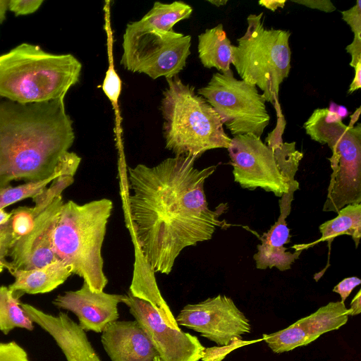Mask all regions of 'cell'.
I'll return each mask as SVG.
<instances>
[{
  "label": "cell",
  "instance_id": "cell-1",
  "mask_svg": "<svg viewBox=\"0 0 361 361\" xmlns=\"http://www.w3.org/2000/svg\"><path fill=\"white\" fill-rule=\"evenodd\" d=\"M196 159L175 156L149 167H128V215L135 249L156 273L169 274L187 247L209 240L218 228L226 203L209 208L204 185L216 165L195 167Z\"/></svg>",
  "mask_w": 361,
  "mask_h": 361
},
{
  "label": "cell",
  "instance_id": "cell-2",
  "mask_svg": "<svg viewBox=\"0 0 361 361\" xmlns=\"http://www.w3.org/2000/svg\"><path fill=\"white\" fill-rule=\"evenodd\" d=\"M74 140L64 99L22 104L0 97V187L50 177Z\"/></svg>",
  "mask_w": 361,
  "mask_h": 361
},
{
  "label": "cell",
  "instance_id": "cell-3",
  "mask_svg": "<svg viewBox=\"0 0 361 361\" xmlns=\"http://www.w3.org/2000/svg\"><path fill=\"white\" fill-rule=\"evenodd\" d=\"M81 70L73 54L21 43L0 55V97L22 104L64 99L78 82Z\"/></svg>",
  "mask_w": 361,
  "mask_h": 361
},
{
  "label": "cell",
  "instance_id": "cell-4",
  "mask_svg": "<svg viewBox=\"0 0 361 361\" xmlns=\"http://www.w3.org/2000/svg\"><path fill=\"white\" fill-rule=\"evenodd\" d=\"M112 209L107 198L83 204L69 200L63 203L53 233L56 257L96 292L104 291L108 283L102 247Z\"/></svg>",
  "mask_w": 361,
  "mask_h": 361
},
{
  "label": "cell",
  "instance_id": "cell-5",
  "mask_svg": "<svg viewBox=\"0 0 361 361\" xmlns=\"http://www.w3.org/2000/svg\"><path fill=\"white\" fill-rule=\"evenodd\" d=\"M166 80L160 107L166 148L195 159L210 149H228L231 138L208 102L178 75Z\"/></svg>",
  "mask_w": 361,
  "mask_h": 361
},
{
  "label": "cell",
  "instance_id": "cell-6",
  "mask_svg": "<svg viewBox=\"0 0 361 361\" xmlns=\"http://www.w3.org/2000/svg\"><path fill=\"white\" fill-rule=\"evenodd\" d=\"M312 140L327 144L332 170L323 212L361 203V124L349 127L334 112L318 108L304 123Z\"/></svg>",
  "mask_w": 361,
  "mask_h": 361
},
{
  "label": "cell",
  "instance_id": "cell-7",
  "mask_svg": "<svg viewBox=\"0 0 361 361\" xmlns=\"http://www.w3.org/2000/svg\"><path fill=\"white\" fill-rule=\"evenodd\" d=\"M264 18L263 13L247 16L246 32L237 39L238 45H233L231 64L242 80L259 87L279 114L282 113L279 86L290 70V32L267 29Z\"/></svg>",
  "mask_w": 361,
  "mask_h": 361
},
{
  "label": "cell",
  "instance_id": "cell-8",
  "mask_svg": "<svg viewBox=\"0 0 361 361\" xmlns=\"http://www.w3.org/2000/svg\"><path fill=\"white\" fill-rule=\"evenodd\" d=\"M190 46V35L131 22L123 34L121 64L153 80L173 78L185 66Z\"/></svg>",
  "mask_w": 361,
  "mask_h": 361
},
{
  "label": "cell",
  "instance_id": "cell-9",
  "mask_svg": "<svg viewBox=\"0 0 361 361\" xmlns=\"http://www.w3.org/2000/svg\"><path fill=\"white\" fill-rule=\"evenodd\" d=\"M197 93L214 108L233 137L252 134L261 137L269 123L264 97L255 85L236 79L231 69L214 73Z\"/></svg>",
  "mask_w": 361,
  "mask_h": 361
},
{
  "label": "cell",
  "instance_id": "cell-10",
  "mask_svg": "<svg viewBox=\"0 0 361 361\" xmlns=\"http://www.w3.org/2000/svg\"><path fill=\"white\" fill-rule=\"evenodd\" d=\"M277 118L276 128L266 138L267 144L261 137L245 134L231 138L227 149L234 180L243 188L253 190L259 188L281 197L288 192L278 155L286 121L283 115Z\"/></svg>",
  "mask_w": 361,
  "mask_h": 361
},
{
  "label": "cell",
  "instance_id": "cell-11",
  "mask_svg": "<svg viewBox=\"0 0 361 361\" xmlns=\"http://www.w3.org/2000/svg\"><path fill=\"white\" fill-rule=\"evenodd\" d=\"M175 319L178 326L192 329L219 346L228 345L234 338H241L251 330L245 314L224 295L188 304Z\"/></svg>",
  "mask_w": 361,
  "mask_h": 361
},
{
  "label": "cell",
  "instance_id": "cell-12",
  "mask_svg": "<svg viewBox=\"0 0 361 361\" xmlns=\"http://www.w3.org/2000/svg\"><path fill=\"white\" fill-rule=\"evenodd\" d=\"M123 303L147 334L161 361H200L204 347L197 336L169 326L147 302L128 293Z\"/></svg>",
  "mask_w": 361,
  "mask_h": 361
},
{
  "label": "cell",
  "instance_id": "cell-13",
  "mask_svg": "<svg viewBox=\"0 0 361 361\" xmlns=\"http://www.w3.org/2000/svg\"><path fill=\"white\" fill-rule=\"evenodd\" d=\"M63 203L62 195L57 197L36 217L32 230L11 249V261L0 263L4 268L30 270L59 259L53 248V233Z\"/></svg>",
  "mask_w": 361,
  "mask_h": 361
},
{
  "label": "cell",
  "instance_id": "cell-14",
  "mask_svg": "<svg viewBox=\"0 0 361 361\" xmlns=\"http://www.w3.org/2000/svg\"><path fill=\"white\" fill-rule=\"evenodd\" d=\"M348 317L349 310L345 302H331L284 329L263 334L262 340L274 353L290 351L310 344L325 333L338 329L347 323Z\"/></svg>",
  "mask_w": 361,
  "mask_h": 361
},
{
  "label": "cell",
  "instance_id": "cell-15",
  "mask_svg": "<svg viewBox=\"0 0 361 361\" xmlns=\"http://www.w3.org/2000/svg\"><path fill=\"white\" fill-rule=\"evenodd\" d=\"M125 298L126 295L93 291L83 281L80 289L59 295L52 302L75 314L85 331L102 333L107 324L118 320V305L123 303Z\"/></svg>",
  "mask_w": 361,
  "mask_h": 361
},
{
  "label": "cell",
  "instance_id": "cell-16",
  "mask_svg": "<svg viewBox=\"0 0 361 361\" xmlns=\"http://www.w3.org/2000/svg\"><path fill=\"white\" fill-rule=\"evenodd\" d=\"M20 305L33 324L53 338L67 361H102L85 331L66 313L54 315L27 303Z\"/></svg>",
  "mask_w": 361,
  "mask_h": 361
},
{
  "label": "cell",
  "instance_id": "cell-17",
  "mask_svg": "<svg viewBox=\"0 0 361 361\" xmlns=\"http://www.w3.org/2000/svg\"><path fill=\"white\" fill-rule=\"evenodd\" d=\"M103 348L111 361H154L159 353L136 321H114L102 332Z\"/></svg>",
  "mask_w": 361,
  "mask_h": 361
},
{
  "label": "cell",
  "instance_id": "cell-18",
  "mask_svg": "<svg viewBox=\"0 0 361 361\" xmlns=\"http://www.w3.org/2000/svg\"><path fill=\"white\" fill-rule=\"evenodd\" d=\"M14 277L8 286L13 295L19 299L24 294L51 292L63 284L72 275L71 268L61 259L42 267L30 270L6 268Z\"/></svg>",
  "mask_w": 361,
  "mask_h": 361
},
{
  "label": "cell",
  "instance_id": "cell-19",
  "mask_svg": "<svg viewBox=\"0 0 361 361\" xmlns=\"http://www.w3.org/2000/svg\"><path fill=\"white\" fill-rule=\"evenodd\" d=\"M261 243L253 255L258 269L277 268L279 271L290 269L299 258L302 250L290 252L284 245L290 242V232L286 219L278 220L266 233L259 237Z\"/></svg>",
  "mask_w": 361,
  "mask_h": 361
},
{
  "label": "cell",
  "instance_id": "cell-20",
  "mask_svg": "<svg viewBox=\"0 0 361 361\" xmlns=\"http://www.w3.org/2000/svg\"><path fill=\"white\" fill-rule=\"evenodd\" d=\"M154 274L142 255L135 250L133 276L128 293L149 303L169 326L180 329L159 290Z\"/></svg>",
  "mask_w": 361,
  "mask_h": 361
},
{
  "label": "cell",
  "instance_id": "cell-21",
  "mask_svg": "<svg viewBox=\"0 0 361 361\" xmlns=\"http://www.w3.org/2000/svg\"><path fill=\"white\" fill-rule=\"evenodd\" d=\"M233 45L221 23L198 35L197 50L202 64L221 73L231 70Z\"/></svg>",
  "mask_w": 361,
  "mask_h": 361
},
{
  "label": "cell",
  "instance_id": "cell-22",
  "mask_svg": "<svg viewBox=\"0 0 361 361\" xmlns=\"http://www.w3.org/2000/svg\"><path fill=\"white\" fill-rule=\"evenodd\" d=\"M337 213L334 219L319 226L320 238L310 243L295 245L292 247L302 251L320 242L327 241L330 245L335 238L342 235H350L357 247L361 238V203L348 204Z\"/></svg>",
  "mask_w": 361,
  "mask_h": 361
},
{
  "label": "cell",
  "instance_id": "cell-23",
  "mask_svg": "<svg viewBox=\"0 0 361 361\" xmlns=\"http://www.w3.org/2000/svg\"><path fill=\"white\" fill-rule=\"evenodd\" d=\"M81 158L75 153L68 152L60 160L55 173L50 177L38 180L28 181L17 186L10 185L0 187V209L20 202L26 198H34L41 194L47 185L60 176L71 166L80 163Z\"/></svg>",
  "mask_w": 361,
  "mask_h": 361
},
{
  "label": "cell",
  "instance_id": "cell-24",
  "mask_svg": "<svg viewBox=\"0 0 361 361\" xmlns=\"http://www.w3.org/2000/svg\"><path fill=\"white\" fill-rule=\"evenodd\" d=\"M279 162L283 177L288 187V192L279 200V216L286 219L291 211L294 192L299 189V183L295 176L303 154L297 150L295 142H281L279 146Z\"/></svg>",
  "mask_w": 361,
  "mask_h": 361
},
{
  "label": "cell",
  "instance_id": "cell-25",
  "mask_svg": "<svg viewBox=\"0 0 361 361\" xmlns=\"http://www.w3.org/2000/svg\"><path fill=\"white\" fill-rule=\"evenodd\" d=\"M192 13V8L181 1L170 4L156 1L152 8L137 22L143 26L170 31L173 30L175 24L189 18Z\"/></svg>",
  "mask_w": 361,
  "mask_h": 361
},
{
  "label": "cell",
  "instance_id": "cell-26",
  "mask_svg": "<svg viewBox=\"0 0 361 361\" xmlns=\"http://www.w3.org/2000/svg\"><path fill=\"white\" fill-rule=\"evenodd\" d=\"M19 299L15 298L7 286H0V331L8 334L16 328L32 330L33 322L20 307Z\"/></svg>",
  "mask_w": 361,
  "mask_h": 361
},
{
  "label": "cell",
  "instance_id": "cell-27",
  "mask_svg": "<svg viewBox=\"0 0 361 361\" xmlns=\"http://www.w3.org/2000/svg\"><path fill=\"white\" fill-rule=\"evenodd\" d=\"M79 165L80 164L78 163L71 166L53 180L49 188H46L41 194L32 199L35 206L32 207V209L35 217L43 212L57 197L61 195L66 188L72 185Z\"/></svg>",
  "mask_w": 361,
  "mask_h": 361
},
{
  "label": "cell",
  "instance_id": "cell-28",
  "mask_svg": "<svg viewBox=\"0 0 361 361\" xmlns=\"http://www.w3.org/2000/svg\"><path fill=\"white\" fill-rule=\"evenodd\" d=\"M11 213L10 219L16 242L32 230L36 217L33 214L32 207H19Z\"/></svg>",
  "mask_w": 361,
  "mask_h": 361
},
{
  "label": "cell",
  "instance_id": "cell-29",
  "mask_svg": "<svg viewBox=\"0 0 361 361\" xmlns=\"http://www.w3.org/2000/svg\"><path fill=\"white\" fill-rule=\"evenodd\" d=\"M261 341H263L262 338L253 341H243L240 338H234L227 345L205 348L201 360L222 361L227 355L236 348Z\"/></svg>",
  "mask_w": 361,
  "mask_h": 361
},
{
  "label": "cell",
  "instance_id": "cell-30",
  "mask_svg": "<svg viewBox=\"0 0 361 361\" xmlns=\"http://www.w3.org/2000/svg\"><path fill=\"white\" fill-rule=\"evenodd\" d=\"M112 61L109 62V69L104 78L102 89L107 97L115 103L117 102L121 90V82L114 69Z\"/></svg>",
  "mask_w": 361,
  "mask_h": 361
},
{
  "label": "cell",
  "instance_id": "cell-31",
  "mask_svg": "<svg viewBox=\"0 0 361 361\" xmlns=\"http://www.w3.org/2000/svg\"><path fill=\"white\" fill-rule=\"evenodd\" d=\"M0 361H30L27 352L15 341L0 343Z\"/></svg>",
  "mask_w": 361,
  "mask_h": 361
},
{
  "label": "cell",
  "instance_id": "cell-32",
  "mask_svg": "<svg viewBox=\"0 0 361 361\" xmlns=\"http://www.w3.org/2000/svg\"><path fill=\"white\" fill-rule=\"evenodd\" d=\"M44 0H8V11L15 16H25L36 12Z\"/></svg>",
  "mask_w": 361,
  "mask_h": 361
},
{
  "label": "cell",
  "instance_id": "cell-33",
  "mask_svg": "<svg viewBox=\"0 0 361 361\" xmlns=\"http://www.w3.org/2000/svg\"><path fill=\"white\" fill-rule=\"evenodd\" d=\"M14 243L11 221L9 219L0 226V263L5 261L9 255Z\"/></svg>",
  "mask_w": 361,
  "mask_h": 361
},
{
  "label": "cell",
  "instance_id": "cell-34",
  "mask_svg": "<svg viewBox=\"0 0 361 361\" xmlns=\"http://www.w3.org/2000/svg\"><path fill=\"white\" fill-rule=\"evenodd\" d=\"M342 19L350 27L354 36H361V1L350 9L341 11Z\"/></svg>",
  "mask_w": 361,
  "mask_h": 361
},
{
  "label": "cell",
  "instance_id": "cell-35",
  "mask_svg": "<svg viewBox=\"0 0 361 361\" xmlns=\"http://www.w3.org/2000/svg\"><path fill=\"white\" fill-rule=\"evenodd\" d=\"M361 283V280L356 276L348 277L339 282L332 290L340 295L341 302H345L353 290Z\"/></svg>",
  "mask_w": 361,
  "mask_h": 361
},
{
  "label": "cell",
  "instance_id": "cell-36",
  "mask_svg": "<svg viewBox=\"0 0 361 361\" xmlns=\"http://www.w3.org/2000/svg\"><path fill=\"white\" fill-rule=\"evenodd\" d=\"M291 1L326 13H331L336 10L335 6L329 0H291Z\"/></svg>",
  "mask_w": 361,
  "mask_h": 361
},
{
  "label": "cell",
  "instance_id": "cell-37",
  "mask_svg": "<svg viewBox=\"0 0 361 361\" xmlns=\"http://www.w3.org/2000/svg\"><path fill=\"white\" fill-rule=\"evenodd\" d=\"M345 49L351 56L350 66L355 68L357 63L361 61V36H354L353 42Z\"/></svg>",
  "mask_w": 361,
  "mask_h": 361
},
{
  "label": "cell",
  "instance_id": "cell-38",
  "mask_svg": "<svg viewBox=\"0 0 361 361\" xmlns=\"http://www.w3.org/2000/svg\"><path fill=\"white\" fill-rule=\"evenodd\" d=\"M354 69L355 76L348 89V94H351L361 87V61L357 63Z\"/></svg>",
  "mask_w": 361,
  "mask_h": 361
},
{
  "label": "cell",
  "instance_id": "cell-39",
  "mask_svg": "<svg viewBox=\"0 0 361 361\" xmlns=\"http://www.w3.org/2000/svg\"><path fill=\"white\" fill-rule=\"evenodd\" d=\"M349 316L359 314L361 312V290H359L350 302V307L348 309Z\"/></svg>",
  "mask_w": 361,
  "mask_h": 361
},
{
  "label": "cell",
  "instance_id": "cell-40",
  "mask_svg": "<svg viewBox=\"0 0 361 361\" xmlns=\"http://www.w3.org/2000/svg\"><path fill=\"white\" fill-rule=\"evenodd\" d=\"M286 2V0H262L258 4L272 11H275L279 8H283Z\"/></svg>",
  "mask_w": 361,
  "mask_h": 361
},
{
  "label": "cell",
  "instance_id": "cell-41",
  "mask_svg": "<svg viewBox=\"0 0 361 361\" xmlns=\"http://www.w3.org/2000/svg\"><path fill=\"white\" fill-rule=\"evenodd\" d=\"M330 111L336 114L342 120L348 116V111L345 106L342 105H338L334 102H331L329 108Z\"/></svg>",
  "mask_w": 361,
  "mask_h": 361
},
{
  "label": "cell",
  "instance_id": "cell-42",
  "mask_svg": "<svg viewBox=\"0 0 361 361\" xmlns=\"http://www.w3.org/2000/svg\"><path fill=\"white\" fill-rule=\"evenodd\" d=\"M8 11V0H0V25L6 19Z\"/></svg>",
  "mask_w": 361,
  "mask_h": 361
},
{
  "label": "cell",
  "instance_id": "cell-43",
  "mask_svg": "<svg viewBox=\"0 0 361 361\" xmlns=\"http://www.w3.org/2000/svg\"><path fill=\"white\" fill-rule=\"evenodd\" d=\"M361 111V107H358L355 111L350 116V121L349 123V125L348 126L349 127H353L355 123L357 121L360 114Z\"/></svg>",
  "mask_w": 361,
  "mask_h": 361
},
{
  "label": "cell",
  "instance_id": "cell-44",
  "mask_svg": "<svg viewBox=\"0 0 361 361\" xmlns=\"http://www.w3.org/2000/svg\"><path fill=\"white\" fill-rule=\"evenodd\" d=\"M11 212H7L4 209H0V226L6 223L11 216Z\"/></svg>",
  "mask_w": 361,
  "mask_h": 361
},
{
  "label": "cell",
  "instance_id": "cell-45",
  "mask_svg": "<svg viewBox=\"0 0 361 361\" xmlns=\"http://www.w3.org/2000/svg\"><path fill=\"white\" fill-rule=\"evenodd\" d=\"M208 2H209L210 4L217 6V7H219L221 6H224L227 4L228 1L227 0H208L207 1Z\"/></svg>",
  "mask_w": 361,
  "mask_h": 361
},
{
  "label": "cell",
  "instance_id": "cell-46",
  "mask_svg": "<svg viewBox=\"0 0 361 361\" xmlns=\"http://www.w3.org/2000/svg\"><path fill=\"white\" fill-rule=\"evenodd\" d=\"M154 361H161L159 356H157L154 359Z\"/></svg>",
  "mask_w": 361,
  "mask_h": 361
},
{
  "label": "cell",
  "instance_id": "cell-47",
  "mask_svg": "<svg viewBox=\"0 0 361 361\" xmlns=\"http://www.w3.org/2000/svg\"><path fill=\"white\" fill-rule=\"evenodd\" d=\"M4 269V267H3V265L0 264V273L2 272Z\"/></svg>",
  "mask_w": 361,
  "mask_h": 361
}]
</instances>
